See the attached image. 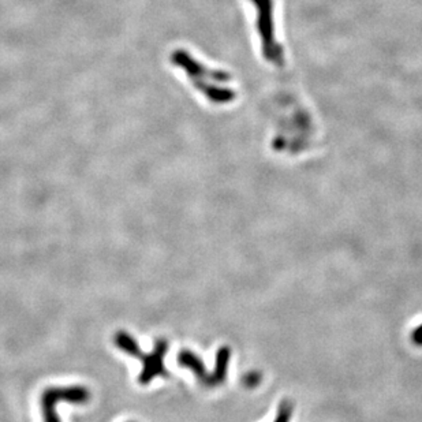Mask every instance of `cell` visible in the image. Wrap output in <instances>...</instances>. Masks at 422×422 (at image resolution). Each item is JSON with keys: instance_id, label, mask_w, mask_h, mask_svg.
Here are the masks:
<instances>
[{"instance_id": "6da1fadb", "label": "cell", "mask_w": 422, "mask_h": 422, "mask_svg": "<svg viewBox=\"0 0 422 422\" xmlns=\"http://www.w3.org/2000/svg\"><path fill=\"white\" fill-rule=\"evenodd\" d=\"M257 10V29L262 44L264 58L277 66L283 64V48L277 44L275 37L273 23V0H251Z\"/></svg>"}, {"instance_id": "7a4b0ae2", "label": "cell", "mask_w": 422, "mask_h": 422, "mask_svg": "<svg viewBox=\"0 0 422 422\" xmlns=\"http://www.w3.org/2000/svg\"><path fill=\"white\" fill-rule=\"evenodd\" d=\"M90 401V391L82 386L70 387H49L45 388L40 397L44 422H60L56 413L59 402L71 405H85Z\"/></svg>"}, {"instance_id": "3957f363", "label": "cell", "mask_w": 422, "mask_h": 422, "mask_svg": "<svg viewBox=\"0 0 422 422\" xmlns=\"http://www.w3.org/2000/svg\"><path fill=\"white\" fill-rule=\"evenodd\" d=\"M171 63L184 71H186L190 79H206V81H217V82H228L231 75L225 71L212 70L210 67L204 66L199 60H196L188 51L185 49H175L173 51Z\"/></svg>"}, {"instance_id": "277c9868", "label": "cell", "mask_w": 422, "mask_h": 422, "mask_svg": "<svg viewBox=\"0 0 422 422\" xmlns=\"http://www.w3.org/2000/svg\"><path fill=\"white\" fill-rule=\"evenodd\" d=\"M167 351H169V342L166 339H159L155 343V349L152 353L145 354L141 351L138 354L137 358L144 364L142 372L138 376V383L141 386L149 384L158 376H164V377L167 376V371L164 367V357Z\"/></svg>"}, {"instance_id": "5b68a950", "label": "cell", "mask_w": 422, "mask_h": 422, "mask_svg": "<svg viewBox=\"0 0 422 422\" xmlns=\"http://www.w3.org/2000/svg\"><path fill=\"white\" fill-rule=\"evenodd\" d=\"M193 86L200 90L210 101L214 104H227L235 100L236 93L231 88H224L219 85H213L211 81L206 79H190Z\"/></svg>"}, {"instance_id": "8992f818", "label": "cell", "mask_w": 422, "mask_h": 422, "mask_svg": "<svg viewBox=\"0 0 422 422\" xmlns=\"http://www.w3.org/2000/svg\"><path fill=\"white\" fill-rule=\"evenodd\" d=\"M178 364L184 368L190 369L196 377L199 379V382L206 386V387H212V373H208L206 369L204 362L201 361V358L199 356H196L193 351L190 350H182L178 354Z\"/></svg>"}, {"instance_id": "52a82bcc", "label": "cell", "mask_w": 422, "mask_h": 422, "mask_svg": "<svg viewBox=\"0 0 422 422\" xmlns=\"http://www.w3.org/2000/svg\"><path fill=\"white\" fill-rule=\"evenodd\" d=\"M231 360V350L227 346H223L216 353V361H214V371L212 373V387L220 386L225 382L227 373H228V365Z\"/></svg>"}, {"instance_id": "ba28073f", "label": "cell", "mask_w": 422, "mask_h": 422, "mask_svg": "<svg viewBox=\"0 0 422 422\" xmlns=\"http://www.w3.org/2000/svg\"><path fill=\"white\" fill-rule=\"evenodd\" d=\"M114 342H115L118 349H121L122 351H125L126 354H129L132 357H138V354L141 353L137 340L132 335L125 332V331L116 332L115 338H114Z\"/></svg>"}, {"instance_id": "9c48e42d", "label": "cell", "mask_w": 422, "mask_h": 422, "mask_svg": "<svg viewBox=\"0 0 422 422\" xmlns=\"http://www.w3.org/2000/svg\"><path fill=\"white\" fill-rule=\"evenodd\" d=\"M291 414H293V404L286 399L279 406L277 416H276L275 422H290Z\"/></svg>"}, {"instance_id": "30bf717a", "label": "cell", "mask_w": 422, "mask_h": 422, "mask_svg": "<svg viewBox=\"0 0 422 422\" xmlns=\"http://www.w3.org/2000/svg\"><path fill=\"white\" fill-rule=\"evenodd\" d=\"M243 383L246 387H256L258 383H260V375L253 372V373H249L245 376L243 379Z\"/></svg>"}, {"instance_id": "8fae6325", "label": "cell", "mask_w": 422, "mask_h": 422, "mask_svg": "<svg viewBox=\"0 0 422 422\" xmlns=\"http://www.w3.org/2000/svg\"><path fill=\"white\" fill-rule=\"evenodd\" d=\"M412 339H413V342H414L417 346H422V324L421 325H419V327L413 331Z\"/></svg>"}]
</instances>
